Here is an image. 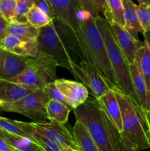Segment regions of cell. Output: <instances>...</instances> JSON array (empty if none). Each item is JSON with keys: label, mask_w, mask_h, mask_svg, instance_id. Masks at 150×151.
I'll use <instances>...</instances> for the list:
<instances>
[{"label": "cell", "mask_w": 150, "mask_h": 151, "mask_svg": "<svg viewBox=\"0 0 150 151\" xmlns=\"http://www.w3.org/2000/svg\"><path fill=\"white\" fill-rule=\"evenodd\" d=\"M38 52L52 58L59 66L69 69L73 63L85 60L79 49L74 32L58 19L40 28L38 40Z\"/></svg>", "instance_id": "obj_1"}, {"label": "cell", "mask_w": 150, "mask_h": 151, "mask_svg": "<svg viewBox=\"0 0 150 151\" xmlns=\"http://www.w3.org/2000/svg\"><path fill=\"white\" fill-rule=\"evenodd\" d=\"M75 35L84 59L101 72L111 89L121 91L95 18L83 12Z\"/></svg>", "instance_id": "obj_2"}, {"label": "cell", "mask_w": 150, "mask_h": 151, "mask_svg": "<svg viewBox=\"0 0 150 151\" xmlns=\"http://www.w3.org/2000/svg\"><path fill=\"white\" fill-rule=\"evenodd\" d=\"M95 19L97 27L103 37L109 60L116 75L119 89L135 107V109L141 114L149 123L150 118L147 116L143 109L141 103L134 91L129 72V63L116 43L109 23L104 17L101 16H97Z\"/></svg>", "instance_id": "obj_3"}, {"label": "cell", "mask_w": 150, "mask_h": 151, "mask_svg": "<svg viewBox=\"0 0 150 151\" xmlns=\"http://www.w3.org/2000/svg\"><path fill=\"white\" fill-rule=\"evenodd\" d=\"M120 106L122 130L120 132L128 147L139 151L150 148L149 123L121 91H114Z\"/></svg>", "instance_id": "obj_4"}, {"label": "cell", "mask_w": 150, "mask_h": 151, "mask_svg": "<svg viewBox=\"0 0 150 151\" xmlns=\"http://www.w3.org/2000/svg\"><path fill=\"white\" fill-rule=\"evenodd\" d=\"M76 120L85 125L99 151H115L104 114L95 98H90L74 109Z\"/></svg>", "instance_id": "obj_5"}, {"label": "cell", "mask_w": 150, "mask_h": 151, "mask_svg": "<svg viewBox=\"0 0 150 151\" xmlns=\"http://www.w3.org/2000/svg\"><path fill=\"white\" fill-rule=\"evenodd\" d=\"M57 66L58 64L52 58L44 53L38 52L36 57H32L24 72L9 81L34 89L43 88L57 79L56 72Z\"/></svg>", "instance_id": "obj_6"}, {"label": "cell", "mask_w": 150, "mask_h": 151, "mask_svg": "<svg viewBox=\"0 0 150 151\" xmlns=\"http://www.w3.org/2000/svg\"><path fill=\"white\" fill-rule=\"evenodd\" d=\"M49 100L44 88H38L14 103L0 105V111L20 114L35 122L46 121V105Z\"/></svg>", "instance_id": "obj_7"}, {"label": "cell", "mask_w": 150, "mask_h": 151, "mask_svg": "<svg viewBox=\"0 0 150 151\" xmlns=\"http://www.w3.org/2000/svg\"><path fill=\"white\" fill-rule=\"evenodd\" d=\"M23 128L32 137V134L35 133L54 142L60 147L68 146L79 151L73 133L68 129L65 124L47 122V120L37 122H23Z\"/></svg>", "instance_id": "obj_8"}, {"label": "cell", "mask_w": 150, "mask_h": 151, "mask_svg": "<svg viewBox=\"0 0 150 151\" xmlns=\"http://www.w3.org/2000/svg\"><path fill=\"white\" fill-rule=\"evenodd\" d=\"M68 70L86 87L89 94L94 98H99L111 89L101 72L87 60L73 63Z\"/></svg>", "instance_id": "obj_9"}, {"label": "cell", "mask_w": 150, "mask_h": 151, "mask_svg": "<svg viewBox=\"0 0 150 151\" xmlns=\"http://www.w3.org/2000/svg\"><path fill=\"white\" fill-rule=\"evenodd\" d=\"M49 4L53 19H58L76 32L82 11L79 0H46Z\"/></svg>", "instance_id": "obj_10"}, {"label": "cell", "mask_w": 150, "mask_h": 151, "mask_svg": "<svg viewBox=\"0 0 150 151\" xmlns=\"http://www.w3.org/2000/svg\"><path fill=\"white\" fill-rule=\"evenodd\" d=\"M113 35L119 48L126 57L128 63L135 62L136 53L143 42L134 38L124 27L116 23L113 20H108Z\"/></svg>", "instance_id": "obj_11"}, {"label": "cell", "mask_w": 150, "mask_h": 151, "mask_svg": "<svg viewBox=\"0 0 150 151\" xmlns=\"http://www.w3.org/2000/svg\"><path fill=\"white\" fill-rule=\"evenodd\" d=\"M54 84L66 97L68 106L71 109H76L88 100L89 92L82 83L57 78L54 81Z\"/></svg>", "instance_id": "obj_12"}, {"label": "cell", "mask_w": 150, "mask_h": 151, "mask_svg": "<svg viewBox=\"0 0 150 151\" xmlns=\"http://www.w3.org/2000/svg\"><path fill=\"white\" fill-rule=\"evenodd\" d=\"M32 57L23 56L4 50L0 68V79L11 80L28 67Z\"/></svg>", "instance_id": "obj_13"}, {"label": "cell", "mask_w": 150, "mask_h": 151, "mask_svg": "<svg viewBox=\"0 0 150 151\" xmlns=\"http://www.w3.org/2000/svg\"><path fill=\"white\" fill-rule=\"evenodd\" d=\"M0 48L19 55L36 57L38 55L37 41H26L12 35L0 40Z\"/></svg>", "instance_id": "obj_14"}, {"label": "cell", "mask_w": 150, "mask_h": 151, "mask_svg": "<svg viewBox=\"0 0 150 151\" xmlns=\"http://www.w3.org/2000/svg\"><path fill=\"white\" fill-rule=\"evenodd\" d=\"M96 100L107 117L121 132L122 130L121 112L115 91L110 89L105 94Z\"/></svg>", "instance_id": "obj_15"}, {"label": "cell", "mask_w": 150, "mask_h": 151, "mask_svg": "<svg viewBox=\"0 0 150 151\" xmlns=\"http://www.w3.org/2000/svg\"><path fill=\"white\" fill-rule=\"evenodd\" d=\"M34 90L35 89L9 80L0 79V105L14 103Z\"/></svg>", "instance_id": "obj_16"}, {"label": "cell", "mask_w": 150, "mask_h": 151, "mask_svg": "<svg viewBox=\"0 0 150 151\" xmlns=\"http://www.w3.org/2000/svg\"><path fill=\"white\" fill-rule=\"evenodd\" d=\"M129 67L135 94L138 97L144 111L150 118V95L145 81L135 62L129 63Z\"/></svg>", "instance_id": "obj_17"}, {"label": "cell", "mask_w": 150, "mask_h": 151, "mask_svg": "<svg viewBox=\"0 0 150 151\" xmlns=\"http://www.w3.org/2000/svg\"><path fill=\"white\" fill-rule=\"evenodd\" d=\"M124 4V10L125 27L128 32L137 40L138 38V33H144L142 27L140 24L138 19V12H137V5L132 0H122Z\"/></svg>", "instance_id": "obj_18"}, {"label": "cell", "mask_w": 150, "mask_h": 151, "mask_svg": "<svg viewBox=\"0 0 150 151\" xmlns=\"http://www.w3.org/2000/svg\"><path fill=\"white\" fill-rule=\"evenodd\" d=\"M39 32L40 28L33 26L29 22L20 23L12 22L8 24L7 28V35H14L26 41H37Z\"/></svg>", "instance_id": "obj_19"}, {"label": "cell", "mask_w": 150, "mask_h": 151, "mask_svg": "<svg viewBox=\"0 0 150 151\" xmlns=\"http://www.w3.org/2000/svg\"><path fill=\"white\" fill-rule=\"evenodd\" d=\"M72 133L79 151H99L88 129L82 122L76 120Z\"/></svg>", "instance_id": "obj_20"}, {"label": "cell", "mask_w": 150, "mask_h": 151, "mask_svg": "<svg viewBox=\"0 0 150 151\" xmlns=\"http://www.w3.org/2000/svg\"><path fill=\"white\" fill-rule=\"evenodd\" d=\"M0 136L16 150L19 151H46L40 145L28 138L15 135L1 129H0Z\"/></svg>", "instance_id": "obj_21"}, {"label": "cell", "mask_w": 150, "mask_h": 151, "mask_svg": "<svg viewBox=\"0 0 150 151\" xmlns=\"http://www.w3.org/2000/svg\"><path fill=\"white\" fill-rule=\"evenodd\" d=\"M71 109L66 104L55 100H49L46 105L48 120L61 124L67 122Z\"/></svg>", "instance_id": "obj_22"}, {"label": "cell", "mask_w": 150, "mask_h": 151, "mask_svg": "<svg viewBox=\"0 0 150 151\" xmlns=\"http://www.w3.org/2000/svg\"><path fill=\"white\" fill-rule=\"evenodd\" d=\"M135 62L145 81L150 95V51L145 41L137 51Z\"/></svg>", "instance_id": "obj_23"}, {"label": "cell", "mask_w": 150, "mask_h": 151, "mask_svg": "<svg viewBox=\"0 0 150 151\" xmlns=\"http://www.w3.org/2000/svg\"><path fill=\"white\" fill-rule=\"evenodd\" d=\"M81 10L94 18L101 16L106 20L110 19V12L107 0H79Z\"/></svg>", "instance_id": "obj_24"}, {"label": "cell", "mask_w": 150, "mask_h": 151, "mask_svg": "<svg viewBox=\"0 0 150 151\" xmlns=\"http://www.w3.org/2000/svg\"><path fill=\"white\" fill-rule=\"evenodd\" d=\"M101 108V107H100ZM102 110V109H101ZM104 114V117L105 119L106 125H107V129H108L109 134H110V139H111L112 144H113V148H114L115 151H137L134 149L131 148V147H128L125 142H124L123 139H122L121 136L120 132L118 131L116 127L113 125V122L110 120L107 115Z\"/></svg>", "instance_id": "obj_25"}, {"label": "cell", "mask_w": 150, "mask_h": 151, "mask_svg": "<svg viewBox=\"0 0 150 151\" xmlns=\"http://www.w3.org/2000/svg\"><path fill=\"white\" fill-rule=\"evenodd\" d=\"M0 129L10 133V134H15V135L28 138L34 141L33 138L23 129L21 121L13 120V119L0 116Z\"/></svg>", "instance_id": "obj_26"}, {"label": "cell", "mask_w": 150, "mask_h": 151, "mask_svg": "<svg viewBox=\"0 0 150 151\" xmlns=\"http://www.w3.org/2000/svg\"><path fill=\"white\" fill-rule=\"evenodd\" d=\"M26 19L29 24L38 28H41L51 22L52 19L34 4L26 14Z\"/></svg>", "instance_id": "obj_27"}, {"label": "cell", "mask_w": 150, "mask_h": 151, "mask_svg": "<svg viewBox=\"0 0 150 151\" xmlns=\"http://www.w3.org/2000/svg\"><path fill=\"white\" fill-rule=\"evenodd\" d=\"M110 12V19L121 26L125 27L124 10L122 0H107ZM107 20V21H108Z\"/></svg>", "instance_id": "obj_28"}, {"label": "cell", "mask_w": 150, "mask_h": 151, "mask_svg": "<svg viewBox=\"0 0 150 151\" xmlns=\"http://www.w3.org/2000/svg\"><path fill=\"white\" fill-rule=\"evenodd\" d=\"M16 6L17 0H1L0 1V13L9 23L14 21Z\"/></svg>", "instance_id": "obj_29"}, {"label": "cell", "mask_w": 150, "mask_h": 151, "mask_svg": "<svg viewBox=\"0 0 150 151\" xmlns=\"http://www.w3.org/2000/svg\"><path fill=\"white\" fill-rule=\"evenodd\" d=\"M35 0H17L16 12L13 22L26 23L27 22L26 14L34 5Z\"/></svg>", "instance_id": "obj_30"}, {"label": "cell", "mask_w": 150, "mask_h": 151, "mask_svg": "<svg viewBox=\"0 0 150 151\" xmlns=\"http://www.w3.org/2000/svg\"><path fill=\"white\" fill-rule=\"evenodd\" d=\"M140 24L144 32L150 30V4H139L137 7Z\"/></svg>", "instance_id": "obj_31"}, {"label": "cell", "mask_w": 150, "mask_h": 151, "mask_svg": "<svg viewBox=\"0 0 150 151\" xmlns=\"http://www.w3.org/2000/svg\"><path fill=\"white\" fill-rule=\"evenodd\" d=\"M32 136L34 139V141L40 145L46 151H62L61 147L54 142L35 133H33Z\"/></svg>", "instance_id": "obj_32"}, {"label": "cell", "mask_w": 150, "mask_h": 151, "mask_svg": "<svg viewBox=\"0 0 150 151\" xmlns=\"http://www.w3.org/2000/svg\"><path fill=\"white\" fill-rule=\"evenodd\" d=\"M44 90L45 91L46 94L48 96L49 100H55L57 101L62 102V103H65L68 106L67 100H66V97L61 94L58 88L54 84V82L50 83L47 84L45 87H44Z\"/></svg>", "instance_id": "obj_33"}, {"label": "cell", "mask_w": 150, "mask_h": 151, "mask_svg": "<svg viewBox=\"0 0 150 151\" xmlns=\"http://www.w3.org/2000/svg\"><path fill=\"white\" fill-rule=\"evenodd\" d=\"M34 4L39 9H41L43 12H44L47 16H49L51 19H53L52 11H51L49 4L46 0H35Z\"/></svg>", "instance_id": "obj_34"}, {"label": "cell", "mask_w": 150, "mask_h": 151, "mask_svg": "<svg viewBox=\"0 0 150 151\" xmlns=\"http://www.w3.org/2000/svg\"><path fill=\"white\" fill-rule=\"evenodd\" d=\"M8 24L9 22H7L0 13V40L2 39L7 35V28Z\"/></svg>", "instance_id": "obj_35"}, {"label": "cell", "mask_w": 150, "mask_h": 151, "mask_svg": "<svg viewBox=\"0 0 150 151\" xmlns=\"http://www.w3.org/2000/svg\"><path fill=\"white\" fill-rule=\"evenodd\" d=\"M15 148L12 147L2 137L0 136V151H13Z\"/></svg>", "instance_id": "obj_36"}, {"label": "cell", "mask_w": 150, "mask_h": 151, "mask_svg": "<svg viewBox=\"0 0 150 151\" xmlns=\"http://www.w3.org/2000/svg\"><path fill=\"white\" fill-rule=\"evenodd\" d=\"M144 37V41L146 44L147 47H148L149 50L150 51V30L149 31H146V32H144L143 33Z\"/></svg>", "instance_id": "obj_37"}, {"label": "cell", "mask_w": 150, "mask_h": 151, "mask_svg": "<svg viewBox=\"0 0 150 151\" xmlns=\"http://www.w3.org/2000/svg\"><path fill=\"white\" fill-rule=\"evenodd\" d=\"M61 150H62V151H77V150H74V149L71 148V147H68V146H64V147H62Z\"/></svg>", "instance_id": "obj_38"}, {"label": "cell", "mask_w": 150, "mask_h": 151, "mask_svg": "<svg viewBox=\"0 0 150 151\" xmlns=\"http://www.w3.org/2000/svg\"><path fill=\"white\" fill-rule=\"evenodd\" d=\"M138 4H150V0H137Z\"/></svg>", "instance_id": "obj_39"}, {"label": "cell", "mask_w": 150, "mask_h": 151, "mask_svg": "<svg viewBox=\"0 0 150 151\" xmlns=\"http://www.w3.org/2000/svg\"><path fill=\"white\" fill-rule=\"evenodd\" d=\"M4 50H2L1 48H0V68H1V60H2V57H3V54H4Z\"/></svg>", "instance_id": "obj_40"}, {"label": "cell", "mask_w": 150, "mask_h": 151, "mask_svg": "<svg viewBox=\"0 0 150 151\" xmlns=\"http://www.w3.org/2000/svg\"><path fill=\"white\" fill-rule=\"evenodd\" d=\"M13 151H19V150H16V149H15V150H13Z\"/></svg>", "instance_id": "obj_41"}, {"label": "cell", "mask_w": 150, "mask_h": 151, "mask_svg": "<svg viewBox=\"0 0 150 151\" xmlns=\"http://www.w3.org/2000/svg\"><path fill=\"white\" fill-rule=\"evenodd\" d=\"M149 128H150V122H149Z\"/></svg>", "instance_id": "obj_42"}, {"label": "cell", "mask_w": 150, "mask_h": 151, "mask_svg": "<svg viewBox=\"0 0 150 151\" xmlns=\"http://www.w3.org/2000/svg\"><path fill=\"white\" fill-rule=\"evenodd\" d=\"M1 1V0H0V1Z\"/></svg>", "instance_id": "obj_43"}]
</instances>
